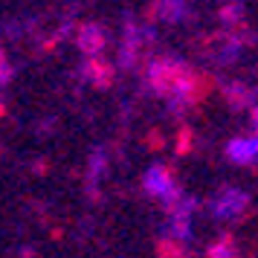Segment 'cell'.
Masks as SVG:
<instances>
[{
    "instance_id": "cell-1",
    "label": "cell",
    "mask_w": 258,
    "mask_h": 258,
    "mask_svg": "<svg viewBox=\"0 0 258 258\" xmlns=\"http://www.w3.org/2000/svg\"><path fill=\"white\" fill-rule=\"evenodd\" d=\"M229 157L235 163H252L258 157V137H246V140H232L229 142Z\"/></svg>"
},
{
    "instance_id": "cell-2",
    "label": "cell",
    "mask_w": 258,
    "mask_h": 258,
    "mask_svg": "<svg viewBox=\"0 0 258 258\" xmlns=\"http://www.w3.org/2000/svg\"><path fill=\"white\" fill-rule=\"evenodd\" d=\"M244 203H246V200H244V195H241V191H229V195L218 203V215H221V218H229V215H235V212L241 209Z\"/></svg>"
},
{
    "instance_id": "cell-3",
    "label": "cell",
    "mask_w": 258,
    "mask_h": 258,
    "mask_svg": "<svg viewBox=\"0 0 258 258\" xmlns=\"http://www.w3.org/2000/svg\"><path fill=\"white\" fill-rule=\"evenodd\" d=\"M145 186L151 188V191H157V195H163V191H171V180H168V174H165V168H151Z\"/></svg>"
},
{
    "instance_id": "cell-4",
    "label": "cell",
    "mask_w": 258,
    "mask_h": 258,
    "mask_svg": "<svg viewBox=\"0 0 258 258\" xmlns=\"http://www.w3.org/2000/svg\"><path fill=\"white\" fill-rule=\"evenodd\" d=\"M252 122H255V128H258V107H255V113H252Z\"/></svg>"
}]
</instances>
